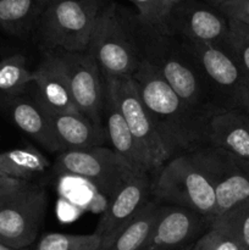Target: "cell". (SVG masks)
<instances>
[{"label":"cell","instance_id":"6da1fadb","mask_svg":"<svg viewBox=\"0 0 249 250\" xmlns=\"http://www.w3.org/2000/svg\"><path fill=\"white\" fill-rule=\"evenodd\" d=\"M227 155L208 144L173 156L153 176V199L194 211L211 226L216 212L215 187Z\"/></svg>","mask_w":249,"mask_h":250},{"label":"cell","instance_id":"7a4b0ae2","mask_svg":"<svg viewBox=\"0 0 249 250\" xmlns=\"http://www.w3.org/2000/svg\"><path fill=\"white\" fill-rule=\"evenodd\" d=\"M131 78L171 158L209 144L208 124L214 114L188 104L146 61Z\"/></svg>","mask_w":249,"mask_h":250},{"label":"cell","instance_id":"3957f363","mask_svg":"<svg viewBox=\"0 0 249 250\" xmlns=\"http://www.w3.org/2000/svg\"><path fill=\"white\" fill-rule=\"evenodd\" d=\"M131 22L142 61L150 63L168 85L195 109L208 114L220 111L207 81L181 42L160 27L145 22L137 12L131 11Z\"/></svg>","mask_w":249,"mask_h":250},{"label":"cell","instance_id":"277c9868","mask_svg":"<svg viewBox=\"0 0 249 250\" xmlns=\"http://www.w3.org/2000/svg\"><path fill=\"white\" fill-rule=\"evenodd\" d=\"M85 53L107 78L132 77L142 63L131 10L107 1L98 17Z\"/></svg>","mask_w":249,"mask_h":250},{"label":"cell","instance_id":"5b68a950","mask_svg":"<svg viewBox=\"0 0 249 250\" xmlns=\"http://www.w3.org/2000/svg\"><path fill=\"white\" fill-rule=\"evenodd\" d=\"M105 0H53L36 33L43 50L85 53Z\"/></svg>","mask_w":249,"mask_h":250},{"label":"cell","instance_id":"8992f818","mask_svg":"<svg viewBox=\"0 0 249 250\" xmlns=\"http://www.w3.org/2000/svg\"><path fill=\"white\" fill-rule=\"evenodd\" d=\"M178 41L207 81L216 106L249 114V76L226 45Z\"/></svg>","mask_w":249,"mask_h":250},{"label":"cell","instance_id":"52a82bcc","mask_svg":"<svg viewBox=\"0 0 249 250\" xmlns=\"http://www.w3.org/2000/svg\"><path fill=\"white\" fill-rule=\"evenodd\" d=\"M48 202L45 188L31 182L0 198V243L15 250L33 246L45 221Z\"/></svg>","mask_w":249,"mask_h":250},{"label":"cell","instance_id":"ba28073f","mask_svg":"<svg viewBox=\"0 0 249 250\" xmlns=\"http://www.w3.org/2000/svg\"><path fill=\"white\" fill-rule=\"evenodd\" d=\"M55 170L61 175L88 181L110 199L136 173L121 156L106 146L62 151L55 161Z\"/></svg>","mask_w":249,"mask_h":250},{"label":"cell","instance_id":"9c48e42d","mask_svg":"<svg viewBox=\"0 0 249 250\" xmlns=\"http://www.w3.org/2000/svg\"><path fill=\"white\" fill-rule=\"evenodd\" d=\"M163 31L182 41L221 45L229 33L228 19L205 0H181L168 10Z\"/></svg>","mask_w":249,"mask_h":250},{"label":"cell","instance_id":"30bf717a","mask_svg":"<svg viewBox=\"0 0 249 250\" xmlns=\"http://www.w3.org/2000/svg\"><path fill=\"white\" fill-rule=\"evenodd\" d=\"M105 83L139 148L158 171L171 156L159 137L132 78H107Z\"/></svg>","mask_w":249,"mask_h":250},{"label":"cell","instance_id":"8fae6325","mask_svg":"<svg viewBox=\"0 0 249 250\" xmlns=\"http://www.w3.org/2000/svg\"><path fill=\"white\" fill-rule=\"evenodd\" d=\"M67 77L73 103L81 114L103 127L106 83L99 67L87 53L54 50Z\"/></svg>","mask_w":249,"mask_h":250},{"label":"cell","instance_id":"7c38bea8","mask_svg":"<svg viewBox=\"0 0 249 250\" xmlns=\"http://www.w3.org/2000/svg\"><path fill=\"white\" fill-rule=\"evenodd\" d=\"M209 227L207 220L194 211L161 204L149 238L141 250H181L192 246Z\"/></svg>","mask_w":249,"mask_h":250},{"label":"cell","instance_id":"4fadbf2b","mask_svg":"<svg viewBox=\"0 0 249 250\" xmlns=\"http://www.w3.org/2000/svg\"><path fill=\"white\" fill-rule=\"evenodd\" d=\"M151 199L153 176L148 173H133L110 199L106 211L99 220L94 231L102 239L99 250L104 248L115 234L127 222L131 221Z\"/></svg>","mask_w":249,"mask_h":250},{"label":"cell","instance_id":"5bb4252c","mask_svg":"<svg viewBox=\"0 0 249 250\" xmlns=\"http://www.w3.org/2000/svg\"><path fill=\"white\" fill-rule=\"evenodd\" d=\"M0 106L15 126L49 151H60L51 124V116L33 93L0 94Z\"/></svg>","mask_w":249,"mask_h":250},{"label":"cell","instance_id":"9a60e30c","mask_svg":"<svg viewBox=\"0 0 249 250\" xmlns=\"http://www.w3.org/2000/svg\"><path fill=\"white\" fill-rule=\"evenodd\" d=\"M31 84L33 95L49 114L78 111L62 63L54 50H44L41 63L32 71Z\"/></svg>","mask_w":249,"mask_h":250},{"label":"cell","instance_id":"2e32d148","mask_svg":"<svg viewBox=\"0 0 249 250\" xmlns=\"http://www.w3.org/2000/svg\"><path fill=\"white\" fill-rule=\"evenodd\" d=\"M103 126L106 133L107 142L110 148L121 156L124 163L136 173H148L155 175V168L153 167L146 156L139 148L138 143L134 139L131 129L127 126L119 106L115 103L114 98L106 88V98H105L104 116H103Z\"/></svg>","mask_w":249,"mask_h":250},{"label":"cell","instance_id":"e0dca14e","mask_svg":"<svg viewBox=\"0 0 249 250\" xmlns=\"http://www.w3.org/2000/svg\"><path fill=\"white\" fill-rule=\"evenodd\" d=\"M208 143L236 158L249 161V114L242 110H220L208 124Z\"/></svg>","mask_w":249,"mask_h":250},{"label":"cell","instance_id":"ac0fdd59","mask_svg":"<svg viewBox=\"0 0 249 250\" xmlns=\"http://www.w3.org/2000/svg\"><path fill=\"white\" fill-rule=\"evenodd\" d=\"M50 116L61 153L106 146L105 129L93 124L80 111L50 114Z\"/></svg>","mask_w":249,"mask_h":250},{"label":"cell","instance_id":"d6986e66","mask_svg":"<svg viewBox=\"0 0 249 250\" xmlns=\"http://www.w3.org/2000/svg\"><path fill=\"white\" fill-rule=\"evenodd\" d=\"M215 220L238 205L249 202V161L228 153L215 187Z\"/></svg>","mask_w":249,"mask_h":250},{"label":"cell","instance_id":"ffe728a7","mask_svg":"<svg viewBox=\"0 0 249 250\" xmlns=\"http://www.w3.org/2000/svg\"><path fill=\"white\" fill-rule=\"evenodd\" d=\"M53 0H0V28L17 38L34 33Z\"/></svg>","mask_w":249,"mask_h":250},{"label":"cell","instance_id":"44dd1931","mask_svg":"<svg viewBox=\"0 0 249 250\" xmlns=\"http://www.w3.org/2000/svg\"><path fill=\"white\" fill-rule=\"evenodd\" d=\"M161 204L151 199L100 250H141L149 238Z\"/></svg>","mask_w":249,"mask_h":250},{"label":"cell","instance_id":"7402d4cb","mask_svg":"<svg viewBox=\"0 0 249 250\" xmlns=\"http://www.w3.org/2000/svg\"><path fill=\"white\" fill-rule=\"evenodd\" d=\"M48 166V159L32 146L0 153V173L16 180L29 182Z\"/></svg>","mask_w":249,"mask_h":250},{"label":"cell","instance_id":"603a6c76","mask_svg":"<svg viewBox=\"0 0 249 250\" xmlns=\"http://www.w3.org/2000/svg\"><path fill=\"white\" fill-rule=\"evenodd\" d=\"M32 83V71L26 56L14 54L0 61V93L19 94L28 89Z\"/></svg>","mask_w":249,"mask_h":250},{"label":"cell","instance_id":"cb8c5ba5","mask_svg":"<svg viewBox=\"0 0 249 250\" xmlns=\"http://www.w3.org/2000/svg\"><path fill=\"white\" fill-rule=\"evenodd\" d=\"M100 237L97 233L71 234L49 232L39 237L31 250H99Z\"/></svg>","mask_w":249,"mask_h":250},{"label":"cell","instance_id":"d4e9b609","mask_svg":"<svg viewBox=\"0 0 249 250\" xmlns=\"http://www.w3.org/2000/svg\"><path fill=\"white\" fill-rule=\"evenodd\" d=\"M210 227H215L233 237L244 250H249V202L217 217Z\"/></svg>","mask_w":249,"mask_h":250},{"label":"cell","instance_id":"484cf974","mask_svg":"<svg viewBox=\"0 0 249 250\" xmlns=\"http://www.w3.org/2000/svg\"><path fill=\"white\" fill-rule=\"evenodd\" d=\"M229 33L225 43L241 67L249 76V31L242 22L228 20Z\"/></svg>","mask_w":249,"mask_h":250},{"label":"cell","instance_id":"4316f807","mask_svg":"<svg viewBox=\"0 0 249 250\" xmlns=\"http://www.w3.org/2000/svg\"><path fill=\"white\" fill-rule=\"evenodd\" d=\"M193 250H244L237 239L215 227H209L194 243Z\"/></svg>","mask_w":249,"mask_h":250},{"label":"cell","instance_id":"83f0119b","mask_svg":"<svg viewBox=\"0 0 249 250\" xmlns=\"http://www.w3.org/2000/svg\"><path fill=\"white\" fill-rule=\"evenodd\" d=\"M133 4L139 17L153 26L160 27L170 10L167 0H126Z\"/></svg>","mask_w":249,"mask_h":250},{"label":"cell","instance_id":"f1b7e54d","mask_svg":"<svg viewBox=\"0 0 249 250\" xmlns=\"http://www.w3.org/2000/svg\"><path fill=\"white\" fill-rule=\"evenodd\" d=\"M217 9L228 20L249 26V0H227Z\"/></svg>","mask_w":249,"mask_h":250},{"label":"cell","instance_id":"f546056e","mask_svg":"<svg viewBox=\"0 0 249 250\" xmlns=\"http://www.w3.org/2000/svg\"><path fill=\"white\" fill-rule=\"evenodd\" d=\"M26 183V181L16 180V178L9 177V176H5L0 173V198L14 192V190L20 189Z\"/></svg>","mask_w":249,"mask_h":250},{"label":"cell","instance_id":"4dcf8cb0","mask_svg":"<svg viewBox=\"0 0 249 250\" xmlns=\"http://www.w3.org/2000/svg\"><path fill=\"white\" fill-rule=\"evenodd\" d=\"M205 1H207L208 4L212 5L214 7H219L220 5L224 4V2L227 1V0H205Z\"/></svg>","mask_w":249,"mask_h":250},{"label":"cell","instance_id":"1f68e13d","mask_svg":"<svg viewBox=\"0 0 249 250\" xmlns=\"http://www.w3.org/2000/svg\"><path fill=\"white\" fill-rule=\"evenodd\" d=\"M0 250H15V249H11V248H9V247L5 246V244L0 243Z\"/></svg>","mask_w":249,"mask_h":250},{"label":"cell","instance_id":"d6a6232c","mask_svg":"<svg viewBox=\"0 0 249 250\" xmlns=\"http://www.w3.org/2000/svg\"><path fill=\"white\" fill-rule=\"evenodd\" d=\"M178 1H181V0H167V2L170 4V6H172L173 4H176V2H178Z\"/></svg>","mask_w":249,"mask_h":250},{"label":"cell","instance_id":"836d02e7","mask_svg":"<svg viewBox=\"0 0 249 250\" xmlns=\"http://www.w3.org/2000/svg\"><path fill=\"white\" fill-rule=\"evenodd\" d=\"M181 250H193V249H192V246H188V247H186V248H183Z\"/></svg>","mask_w":249,"mask_h":250},{"label":"cell","instance_id":"e575fe53","mask_svg":"<svg viewBox=\"0 0 249 250\" xmlns=\"http://www.w3.org/2000/svg\"><path fill=\"white\" fill-rule=\"evenodd\" d=\"M246 26H247V24H246ZM247 28H248V31H249V26H247Z\"/></svg>","mask_w":249,"mask_h":250},{"label":"cell","instance_id":"d590c367","mask_svg":"<svg viewBox=\"0 0 249 250\" xmlns=\"http://www.w3.org/2000/svg\"><path fill=\"white\" fill-rule=\"evenodd\" d=\"M1 175H2V173H1Z\"/></svg>","mask_w":249,"mask_h":250}]
</instances>
